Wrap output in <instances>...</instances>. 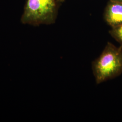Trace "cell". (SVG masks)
<instances>
[{
    "instance_id": "obj_1",
    "label": "cell",
    "mask_w": 122,
    "mask_h": 122,
    "mask_svg": "<svg viewBox=\"0 0 122 122\" xmlns=\"http://www.w3.org/2000/svg\"><path fill=\"white\" fill-rule=\"evenodd\" d=\"M92 68L97 85L120 76L122 74V47H116L108 42L99 57L92 62Z\"/></svg>"
},
{
    "instance_id": "obj_2",
    "label": "cell",
    "mask_w": 122,
    "mask_h": 122,
    "mask_svg": "<svg viewBox=\"0 0 122 122\" xmlns=\"http://www.w3.org/2000/svg\"><path fill=\"white\" fill-rule=\"evenodd\" d=\"M60 4L58 0H27L21 22L35 26L52 25L57 20Z\"/></svg>"
},
{
    "instance_id": "obj_3",
    "label": "cell",
    "mask_w": 122,
    "mask_h": 122,
    "mask_svg": "<svg viewBox=\"0 0 122 122\" xmlns=\"http://www.w3.org/2000/svg\"><path fill=\"white\" fill-rule=\"evenodd\" d=\"M104 17L111 28L122 25V3L109 0L105 8Z\"/></svg>"
},
{
    "instance_id": "obj_4",
    "label": "cell",
    "mask_w": 122,
    "mask_h": 122,
    "mask_svg": "<svg viewBox=\"0 0 122 122\" xmlns=\"http://www.w3.org/2000/svg\"><path fill=\"white\" fill-rule=\"evenodd\" d=\"M109 34L122 47V25L111 28L109 31Z\"/></svg>"
},
{
    "instance_id": "obj_5",
    "label": "cell",
    "mask_w": 122,
    "mask_h": 122,
    "mask_svg": "<svg viewBox=\"0 0 122 122\" xmlns=\"http://www.w3.org/2000/svg\"><path fill=\"white\" fill-rule=\"evenodd\" d=\"M111 1H116V2H120L122 3V0H109Z\"/></svg>"
},
{
    "instance_id": "obj_6",
    "label": "cell",
    "mask_w": 122,
    "mask_h": 122,
    "mask_svg": "<svg viewBox=\"0 0 122 122\" xmlns=\"http://www.w3.org/2000/svg\"><path fill=\"white\" fill-rule=\"evenodd\" d=\"M65 0H58V1H59V2L61 4V3H62L63 2H64Z\"/></svg>"
}]
</instances>
